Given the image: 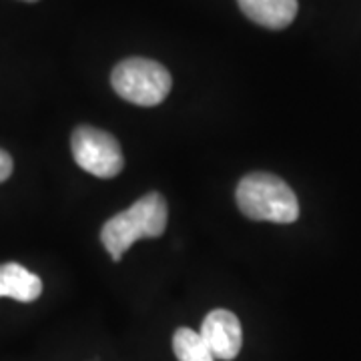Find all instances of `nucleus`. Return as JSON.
Returning a JSON list of instances; mask_svg holds the SVG:
<instances>
[{"label":"nucleus","instance_id":"nucleus-1","mask_svg":"<svg viewBox=\"0 0 361 361\" xmlns=\"http://www.w3.org/2000/svg\"><path fill=\"white\" fill-rule=\"evenodd\" d=\"M167 201L161 193H147L137 203L106 221L101 231V241L113 261L125 255L135 241L142 237H159L167 227Z\"/></svg>","mask_w":361,"mask_h":361},{"label":"nucleus","instance_id":"nucleus-2","mask_svg":"<svg viewBox=\"0 0 361 361\" xmlns=\"http://www.w3.org/2000/svg\"><path fill=\"white\" fill-rule=\"evenodd\" d=\"M237 205L253 221L293 223L299 217V201L291 187L271 173H251L237 187Z\"/></svg>","mask_w":361,"mask_h":361},{"label":"nucleus","instance_id":"nucleus-3","mask_svg":"<svg viewBox=\"0 0 361 361\" xmlns=\"http://www.w3.org/2000/svg\"><path fill=\"white\" fill-rule=\"evenodd\" d=\"M111 85L115 92L139 106L161 104L173 87V78L161 63L151 59L133 56L118 63L111 75Z\"/></svg>","mask_w":361,"mask_h":361},{"label":"nucleus","instance_id":"nucleus-4","mask_svg":"<svg viewBox=\"0 0 361 361\" xmlns=\"http://www.w3.org/2000/svg\"><path fill=\"white\" fill-rule=\"evenodd\" d=\"M71 151L78 167L99 179H113L125 167L121 145L106 130L78 127L71 139Z\"/></svg>","mask_w":361,"mask_h":361},{"label":"nucleus","instance_id":"nucleus-5","mask_svg":"<svg viewBox=\"0 0 361 361\" xmlns=\"http://www.w3.org/2000/svg\"><path fill=\"white\" fill-rule=\"evenodd\" d=\"M199 336L203 337L215 360L231 361L239 355L243 345V329L239 317L227 310H213L201 325Z\"/></svg>","mask_w":361,"mask_h":361},{"label":"nucleus","instance_id":"nucleus-6","mask_svg":"<svg viewBox=\"0 0 361 361\" xmlns=\"http://www.w3.org/2000/svg\"><path fill=\"white\" fill-rule=\"evenodd\" d=\"M241 13L259 26L281 30L297 16V0H237Z\"/></svg>","mask_w":361,"mask_h":361},{"label":"nucleus","instance_id":"nucleus-7","mask_svg":"<svg viewBox=\"0 0 361 361\" xmlns=\"http://www.w3.org/2000/svg\"><path fill=\"white\" fill-rule=\"evenodd\" d=\"M42 295V281L39 275L18 265L2 263L0 265V297H11L20 303H30Z\"/></svg>","mask_w":361,"mask_h":361},{"label":"nucleus","instance_id":"nucleus-8","mask_svg":"<svg viewBox=\"0 0 361 361\" xmlns=\"http://www.w3.org/2000/svg\"><path fill=\"white\" fill-rule=\"evenodd\" d=\"M173 351L179 361H215L203 337L189 327H179L173 336Z\"/></svg>","mask_w":361,"mask_h":361},{"label":"nucleus","instance_id":"nucleus-9","mask_svg":"<svg viewBox=\"0 0 361 361\" xmlns=\"http://www.w3.org/2000/svg\"><path fill=\"white\" fill-rule=\"evenodd\" d=\"M13 157L8 155L6 151L0 149V183H4V180L13 175Z\"/></svg>","mask_w":361,"mask_h":361},{"label":"nucleus","instance_id":"nucleus-10","mask_svg":"<svg viewBox=\"0 0 361 361\" xmlns=\"http://www.w3.org/2000/svg\"><path fill=\"white\" fill-rule=\"evenodd\" d=\"M25 2H37V0H25Z\"/></svg>","mask_w":361,"mask_h":361}]
</instances>
